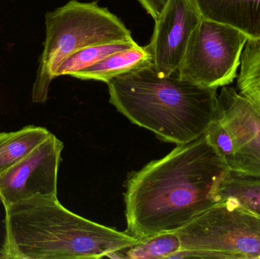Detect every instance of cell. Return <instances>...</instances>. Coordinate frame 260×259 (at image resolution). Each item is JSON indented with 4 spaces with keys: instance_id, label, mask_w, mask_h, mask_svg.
Masks as SVG:
<instances>
[{
    "instance_id": "1",
    "label": "cell",
    "mask_w": 260,
    "mask_h": 259,
    "mask_svg": "<svg viewBox=\"0 0 260 259\" xmlns=\"http://www.w3.org/2000/svg\"><path fill=\"white\" fill-rule=\"evenodd\" d=\"M230 171L206 135L151 161L126 183L128 234L142 240L178 231L218 204L217 190Z\"/></svg>"
},
{
    "instance_id": "2",
    "label": "cell",
    "mask_w": 260,
    "mask_h": 259,
    "mask_svg": "<svg viewBox=\"0 0 260 259\" xmlns=\"http://www.w3.org/2000/svg\"><path fill=\"white\" fill-rule=\"evenodd\" d=\"M4 208L0 258H100L139 241L69 211L57 196L37 195Z\"/></svg>"
},
{
    "instance_id": "3",
    "label": "cell",
    "mask_w": 260,
    "mask_h": 259,
    "mask_svg": "<svg viewBox=\"0 0 260 259\" xmlns=\"http://www.w3.org/2000/svg\"><path fill=\"white\" fill-rule=\"evenodd\" d=\"M108 85L110 103L120 114L177 145L204 135L217 117V89L183 79L178 70L160 76L151 65L117 76Z\"/></svg>"
},
{
    "instance_id": "4",
    "label": "cell",
    "mask_w": 260,
    "mask_h": 259,
    "mask_svg": "<svg viewBox=\"0 0 260 259\" xmlns=\"http://www.w3.org/2000/svg\"><path fill=\"white\" fill-rule=\"evenodd\" d=\"M46 39L33 88V101L44 102L59 64L78 50L98 44L134 42L131 32L97 2L71 0L45 15Z\"/></svg>"
},
{
    "instance_id": "5",
    "label": "cell",
    "mask_w": 260,
    "mask_h": 259,
    "mask_svg": "<svg viewBox=\"0 0 260 259\" xmlns=\"http://www.w3.org/2000/svg\"><path fill=\"white\" fill-rule=\"evenodd\" d=\"M181 249L170 258H260V216L219 203L176 231Z\"/></svg>"
},
{
    "instance_id": "6",
    "label": "cell",
    "mask_w": 260,
    "mask_h": 259,
    "mask_svg": "<svg viewBox=\"0 0 260 259\" xmlns=\"http://www.w3.org/2000/svg\"><path fill=\"white\" fill-rule=\"evenodd\" d=\"M249 39L233 26L203 18L191 35L179 75L207 88L228 86L238 77Z\"/></svg>"
},
{
    "instance_id": "7",
    "label": "cell",
    "mask_w": 260,
    "mask_h": 259,
    "mask_svg": "<svg viewBox=\"0 0 260 259\" xmlns=\"http://www.w3.org/2000/svg\"><path fill=\"white\" fill-rule=\"evenodd\" d=\"M217 122L232 141L225 157L231 172L260 177V114L236 89L222 87L218 95Z\"/></svg>"
},
{
    "instance_id": "8",
    "label": "cell",
    "mask_w": 260,
    "mask_h": 259,
    "mask_svg": "<svg viewBox=\"0 0 260 259\" xmlns=\"http://www.w3.org/2000/svg\"><path fill=\"white\" fill-rule=\"evenodd\" d=\"M63 144L51 134L25 158L0 175L3 206L37 195L57 196L58 170Z\"/></svg>"
},
{
    "instance_id": "9",
    "label": "cell",
    "mask_w": 260,
    "mask_h": 259,
    "mask_svg": "<svg viewBox=\"0 0 260 259\" xmlns=\"http://www.w3.org/2000/svg\"><path fill=\"white\" fill-rule=\"evenodd\" d=\"M203 17L194 0H169L159 18L146 49L157 75L178 70L192 32Z\"/></svg>"
},
{
    "instance_id": "10",
    "label": "cell",
    "mask_w": 260,
    "mask_h": 259,
    "mask_svg": "<svg viewBox=\"0 0 260 259\" xmlns=\"http://www.w3.org/2000/svg\"><path fill=\"white\" fill-rule=\"evenodd\" d=\"M203 18L260 36V0H194Z\"/></svg>"
},
{
    "instance_id": "11",
    "label": "cell",
    "mask_w": 260,
    "mask_h": 259,
    "mask_svg": "<svg viewBox=\"0 0 260 259\" xmlns=\"http://www.w3.org/2000/svg\"><path fill=\"white\" fill-rule=\"evenodd\" d=\"M152 65L146 47H138L117 52L97 63L73 73L72 76L84 80L101 81L108 84L111 79L135 70Z\"/></svg>"
},
{
    "instance_id": "12",
    "label": "cell",
    "mask_w": 260,
    "mask_h": 259,
    "mask_svg": "<svg viewBox=\"0 0 260 259\" xmlns=\"http://www.w3.org/2000/svg\"><path fill=\"white\" fill-rule=\"evenodd\" d=\"M51 134L45 128L35 126L0 133V175L25 158Z\"/></svg>"
},
{
    "instance_id": "13",
    "label": "cell",
    "mask_w": 260,
    "mask_h": 259,
    "mask_svg": "<svg viewBox=\"0 0 260 259\" xmlns=\"http://www.w3.org/2000/svg\"><path fill=\"white\" fill-rule=\"evenodd\" d=\"M218 204L228 203L260 216V177L229 172L217 190Z\"/></svg>"
},
{
    "instance_id": "14",
    "label": "cell",
    "mask_w": 260,
    "mask_h": 259,
    "mask_svg": "<svg viewBox=\"0 0 260 259\" xmlns=\"http://www.w3.org/2000/svg\"><path fill=\"white\" fill-rule=\"evenodd\" d=\"M238 89L260 114V36L250 38L244 47Z\"/></svg>"
},
{
    "instance_id": "15",
    "label": "cell",
    "mask_w": 260,
    "mask_h": 259,
    "mask_svg": "<svg viewBox=\"0 0 260 259\" xmlns=\"http://www.w3.org/2000/svg\"><path fill=\"white\" fill-rule=\"evenodd\" d=\"M138 46L136 41H134L109 43L85 47L63 59L56 68L55 77L61 76H72L76 71L91 66L110 55L134 48Z\"/></svg>"
},
{
    "instance_id": "16",
    "label": "cell",
    "mask_w": 260,
    "mask_h": 259,
    "mask_svg": "<svg viewBox=\"0 0 260 259\" xmlns=\"http://www.w3.org/2000/svg\"><path fill=\"white\" fill-rule=\"evenodd\" d=\"M181 249L180 238L176 232L164 233L119 251L121 258H170Z\"/></svg>"
},
{
    "instance_id": "17",
    "label": "cell",
    "mask_w": 260,
    "mask_h": 259,
    "mask_svg": "<svg viewBox=\"0 0 260 259\" xmlns=\"http://www.w3.org/2000/svg\"><path fill=\"white\" fill-rule=\"evenodd\" d=\"M169 0H139L154 21L160 16Z\"/></svg>"
}]
</instances>
